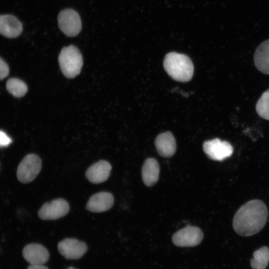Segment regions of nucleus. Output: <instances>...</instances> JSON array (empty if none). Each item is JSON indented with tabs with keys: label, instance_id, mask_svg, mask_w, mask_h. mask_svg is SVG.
<instances>
[{
	"label": "nucleus",
	"instance_id": "13",
	"mask_svg": "<svg viewBox=\"0 0 269 269\" xmlns=\"http://www.w3.org/2000/svg\"><path fill=\"white\" fill-rule=\"evenodd\" d=\"M22 31L21 22L10 14L0 15V34L9 38L18 36Z\"/></svg>",
	"mask_w": 269,
	"mask_h": 269
},
{
	"label": "nucleus",
	"instance_id": "21",
	"mask_svg": "<svg viewBox=\"0 0 269 269\" xmlns=\"http://www.w3.org/2000/svg\"><path fill=\"white\" fill-rule=\"evenodd\" d=\"M12 140L4 132L0 131V147L8 146Z\"/></svg>",
	"mask_w": 269,
	"mask_h": 269
},
{
	"label": "nucleus",
	"instance_id": "18",
	"mask_svg": "<svg viewBox=\"0 0 269 269\" xmlns=\"http://www.w3.org/2000/svg\"><path fill=\"white\" fill-rule=\"evenodd\" d=\"M7 91L14 97L19 98L23 97L27 91V87L22 81L17 78H10L6 83Z\"/></svg>",
	"mask_w": 269,
	"mask_h": 269
},
{
	"label": "nucleus",
	"instance_id": "4",
	"mask_svg": "<svg viewBox=\"0 0 269 269\" xmlns=\"http://www.w3.org/2000/svg\"><path fill=\"white\" fill-rule=\"evenodd\" d=\"M41 167V160L38 155L32 153L27 154L18 166L17 177L21 182H30L38 175Z\"/></svg>",
	"mask_w": 269,
	"mask_h": 269
},
{
	"label": "nucleus",
	"instance_id": "22",
	"mask_svg": "<svg viewBox=\"0 0 269 269\" xmlns=\"http://www.w3.org/2000/svg\"><path fill=\"white\" fill-rule=\"evenodd\" d=\"M27 269H48L43 265H30Z\"/></svg>",
	"mask_w": 269,
	"mask_h": 269
},
{
	"label": "nucleus",
	"instance_id": "23",
	"mask_svg": "<svg viewBox=\"0 0 269 269\" xmlns=\"http://www.w3.org/2000/svg\"><path fill=\"white\" fill-rule=\"evenodd\" d=\"M67 269H75V268H73V267H69V268H68Z\"/></svg>",
	"mask_w": 269,
	"mask_h": 269
},
{
	"label": "nucleus",
	"instance_id": "11",
	"mask_svg": "<svg viewBox=\"0 0 269 269\" xmlns=\"http://www.w3.org/2000/svg\"><path fill=\"white\" fill-rule=\"evenodd\" d=\"M112 166L107 161L100 160L90 166L85 172L86 178L91 183L99 184L109 177Z\"/></svg>",
	"mask_w": 269,
	"mask_h": 269
},
{
	"label": "nucleus",
	"instance_id": "3",
	"mask_svg": "<svg viewBox=\"0 0 269 269\" xmlns=\"http://www.w3.org/2000/svg\"><path fill=\"white\" fill-rule=\"evenodd\" d=\"M58 62L63 74L72 79L79 75L83 66V58L79 50L74 45L63 47L58 56Z\"/></svg>",
	"mask_w": 269,
	"mask_h": 269
},
{
	"label": "nucleus",
	"instance_id": "12",
	"mask_svg": "<svg viewBox=\"0 0 269 269\" xmlns=\"http://www.w3.org/2000/svg\"><path fill=\"white\" fill-rule=\"evenodd\" d=\"M24 259L30 265H43L49 258L47 249L41 244L32 243L27 245L22 251Z\"/></svg>",
	"mask_w": 269,
	"mask_h": 269
},
{
	"label": "nucleus",
	"instance_id": "9",
	"mask_svg": "<svg viewBox=\"0 0 269 269\" xmlns=\"http://www.w3.org/2000/svg\"><path fill=\"white\" fill-rule=\"evenodd\" d=\"M57 247L60 254L67 259H79L87 251V246L84 242L74 238L63 239Z\"/></svg>",
	"mask_w": 269,
	"mask_h": 269
},
{
	"label": "nucleus",
	"instance_id": "17",
	"mask_svg": "<svg viewBox=\"0 0 269 269\" xmlns=\"http://www.w3.org/2000/svg\"><path fill=\"white\" fill-rule=\"evenodd\" d=\"M269 263V248L263 247L253 253L250 264L253 269H266Z\"/></svg>",
	"mask_w": 269,
	"mask_h": 269
},
{
	"label": "nucleus",
	"instance_id": "19",
	"mask_svg": "<svg viewBox=\"0 0 269 269\" xmlns=\"http://www.w3.org/2000/svg\"><path fill=\"white\" fill-rule=\"evenodd\" d=\"M256 110L261 118L269 120V89L263 93L258 101Z\"/></svg>",
	"mask_w": 269,
	"mask_h": 269
},
{
	"label": "nucleus",
	"instance_id": "10",
	"mask_svg": "<svg viewBox=\"0 0 269 269\" xmlns=\"http://www.w3.org/2000/svg\"><path fill=\"white\" fill-rule=\"evenodd\" d=\"M114 202V198L111 193L102 191L93 194L89 198L86 208L92 212H103L111 209Z\"/></svg>",
	"mask_w": 269,
	"mask_h": 269
},
{
	"label": "nucleus",
	"instance_id": "8",
	"mask_svg": "<svg viewBox=\"0 0 269 269\" xmlns=\"http://www.w3.org/2000/svg\"><path fill=\"white\" fill-rule=\"evenodd\" d=\"M203 234L201 229L194 226H187L176 232L172 236L173 244L179 247H193L202 241Z\"/></svg>",
	"mask_w": 269,
	"mask_h": 269
},
{
	"label": "nucleus",
	"instance_id": "16",
	"mask_svg": "<svg viewBox=\"0 0 269 269\" xmlns=\"http://www.w3.org/2000/svg\"><path fill=\"white\" fill-rule=\"evenodd\" d=\"M254 61L258 70L264 74H269V39L264 41L257 48Z\"/></svg>",
	"mask_w": 269,
	"mask_h": 269
},
{
	"label": "nucleus",
	"instance_id": "15",
	"mask_svg": "<svg viewBox=\"0 0 269 269\" xmlns=\"http://www.w3.org/2000/svg\"><path fill=\"white\" fill-rule=\"evenodd\" d=\"M159 165L157 160L153 158L146 159L142 165L141 176L143 183L147 186L154 185L158 181Z\"/></svg>",
	"mask_w": 269,
	"mask_h": 269
},
{
	"label": "nucleus",
	"instance_id": "1",
	"mask_svg": "<svg viewBox=\"0 0 269 269\" xmlns=\"http://www.w3.org/2000/svg\"><path fill=\"white\" fill-rule=\"evenodd\" d=\"M268 217V210L265 204L260 200H252L237 211L233 218V227L239 235L251 236L264 228Z\"/></svg>",
	"mask_w": 269,
	"mask_h": 269
},
{
	"label": "nucleus",
	"instance_id": "7",
	"mask_svg": "<svg viewBox=\"0 0 269 269\" xmlns=\"http://www.w3.org/2000/svg\"><path fill=\"white\" fill-rule=\"evenodd\" d=\"M203 149L209 158L217 161L224 160L231 156L233 152V148L230 143L219 138L205 141Z\"/></svg>",
	"mask_w": 269,
	"mask_h": 269
},
{
	"label": "nucleus",
	"instance_id": "14",
	"mask_svg": "<svg viewBox=\"0 0 269 269\" xmlns=\"http://www.w3.org/2000/svg\"><path fill=\"white\" fill-rule=\"evenodd\" d=\"M155 145L158 153L164 157L172 156L176 149L175 138L169 132L159 134L155 140Z\"/></svg>",
	"mask_w": 269,
	"mask_h": 269
},
{
	"label": "nucleus",
	"instance_id": "5",
	"mask_svg": "<svg viewBox=\"0 0 269 269\" xmlns=\"http://www.w3.org/2000/svg\"><path fill=\"white\" fill-rule=\"evenodd\" d=\"M58 23L60 30L67 36H75L81 30L80 16L72 9L67 8L61 11L58 16Z\"/></svg>",
	"mask_w": 269,
	"mask_h": 269
},
{
	"label": "nucleus",
	"instance_id": "2",
	"mask_svg": "<svg viewBox=\"0 0 269 269\" xmlns=\"http://www.w3.org/2000/svg\"><path fill=\"white\" fill-rule=\"evenodd\" d=\"M163 66L167 74L174 80L187 82L193 75L194 66L191 59L186 55L170 52L165 56Z\"/></svg>",
	"mask_w": 269,
	"mask_h": 269
},
{
	"label": "nucleus",
	"instance_id": "6",
	"mask_svg": "<svg viewBox=\"0 0 269 269\" xmlns=\"http://www.w3.org/2000/svg\"><path fill=\"white\" fill-rule=\"evenodd\" d=\"M69 205L67 201L58 198L45 203L38 212L39 217L43 220H56L68 214Z\"/></svg>",
	"mask_w": 269,
	"mask_h": 269
},
{
	"label": "nucleus",
	"instance_id": "20",
	"mask_svg": "<svg viewBox=\"0 0 269 269\" xmlns=\"http://www.w3.org/2000/svg\"><path fill=\"white\" fill-rule=\"evenodd\" d=\"M9 68L7 64L0 57V80H2L8 76Z\"/></svg>",
	"mask_w": 269,
	"mask_h": 269
}]
</instances>
